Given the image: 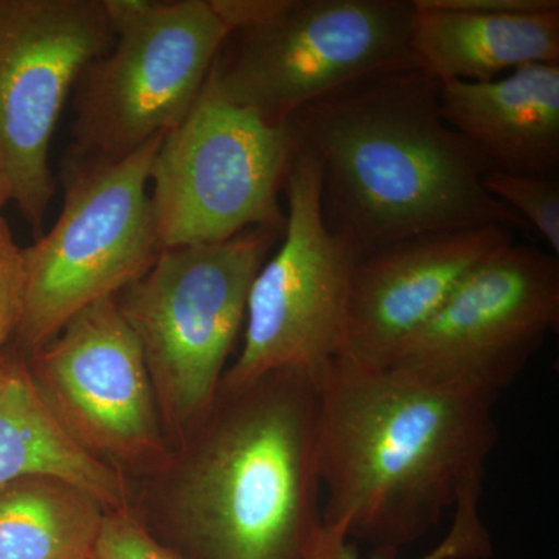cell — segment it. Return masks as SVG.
<instances>
[{
	"mask_svg": "<svg viewBox=\"0 0 559 559\" xmlns=\"http://www.w3.org/2000/svg\"><path fill=\"white\" fill-rule=\"evenodd\" d=\"M440 84L417 66L388 70L288 123L318 168L326 227L360 257L436 231L528 229L481 186L487 164L441 117Z\"/></svg>",
	"mask_w": 559,
	"mask_h": 559,
	"instance_id": "1",
	"label": "cell"
},
{
	"mask_svg": "<svg viewBox=\"0 0 559 559\" xmlns=\"http://www.w3.org/2000/svg\"><path fill=\"white\" fill-rule=\"evenodd\" d=\"M230 33L210 80L227 100L285 127L356 81L415 66L414 0H212Z\"/></svg>",
	"mask_w": 559,
	"mask_h": 559,
	"instance_id": "4",
	"label": "cell"
},
{
	"mask_svg": "<svg viewBox=\"0 0 559 559\" xmlns=\"http://www.w3.org/2000/svg\"><path fill=\"white\" fill-rule=\"evenodd\" d=\"M105 0H0V159L38 237L55 193L49 156L83 70L112 47Z\"/></svg>",
	"mask_w": 559,
	"mask_h": 559,
	"instance_id": "11",
	"label": "cell"
},
{
	"mask_svg": "<svg viewBox=\"0 0 559 559\" xmlns=\"http://www.w3.org/2000/svg\"><path fill=\"white\" fill-rule=\"evenodd\" d=\"M9 202H11L9 176H7L5 167H3V162L0 159V212Z\"/></svg>",
	"mask_w": 559,
	"mask_h": 559,
	"instance_id": "23",
	"label": "cell"
},
{
	"mask_svg": "<svg viewBox=\"0 0 559 559\" xmlns=\"http://www.w3.org/2000/svg\"><path fill=\"white\" fill-rule=\"evenodd\" d=\"M447 9L479 11V13H536L558 10V0H439Z\"/></svg>",
	"mask_w": 559,
	"mask_h": 559,
	"instance_id": "22",
	"label": "cell"
},
{
	"mask_svg": "<svg viewBox=\"0 0 559 559\" xmlns=\"http://www.w3.org/2000/svg\"><path fill=\"white\" fill-rule=\"evenodd\" d=\"M283 193L282 245L250 286L242 349L221 388H245L282 369L319 373L341 353L360 255L326 227L318 168L297 143Z\"/></svg>",
	"mask_w": 559,
	"mask_h": 559,
	"instance_id": "10",
	"label": "cell"
},
{
	"mask_svg": "<svg viewBox=\"0 0 559 559\" xmlns=\"http://www.w3.org/2000/svg\"><path fill=\"white\" fill-rule=\"evenodd\" d=\"M559 325V257L492 250L384 370L426 388L498 396Z\"/></svg>",
	"mask_w": 559,
	"mask_h": 559,
	"instance_id": "9",
	"label": "cell"
},
{
	"mask_svg": "<svg viewBox=\"0 0 559 559\" xmlns=\"http://www.w3.org/2000/svg\"><path fill=\"white\" fill-rule=\"evenodd\" d=\"M32 476L69 481L108 511L127 507V488L117 469L70 436L40 396L28 364L2 353L0 488Z\"/></svg>",
	"mask_w": 559,
	"mask_h": 559,
	"instance_id": "16",
	"label": "cell"
},
{
	"mask_svg": "<svg viewBox=\"0 0 559 559\" xmlns=\"http://www.w3.org/2000/svg\"><path fill=\"white\" fill-rule=\"evenodd\" d=\"M318 373L219 388L180 480L193 559H310L322 530Z\"/></svg>",
	"mask_w": 559,
	"mask_h": 559,
	"instance_id": "3",
	"label": "cell"
},
{
	"mask_svg": "<svg viewBox=\"0 0 559 559\" xmlns=\"http://www.w3.org/2000/svg\"><path fill=\"white\" fill-rule=\"evenodd\" d=\"M481 485L463 491L454 507V520L447 536L423 559H489L495 554L491 533L480 514ZM310 559H362L358 543L337 525L323 524L312 546ZM370 559H382L371 555Z\"/></svg>",
	"mask_w": 559,
	"mask_h": 559,
	"instance_id": "18",
	"label": "cell"
},
{
	"mask_svg": "<svg viewBox=\"0 0 559 559\" xmlns=\"http://www.w3.org/2000/svg\"><path fill=\"white\" fill-rule=\"evenodd\" d=\"M164 138L116 162L68 159L60 216L24 249L27 285L16 340L25 352L49 344L95 301L116 299L159 257L150 183Z\"/></svg>",
	"mask_w": 559,
	"mask_h": 559,
	"instance_id": "7",
	"label": "cell"
},
{
	"mask_svg": "<svg viewBox=\"0 0 559 559\" xmlns=\"http://www.w3.org/2000/svg\"><path fill=\"white\" fill-rule=\"evenodd\" d=\"M94 559H189L168 549L128 511H108L103 520Z\"/></svg>",
	"mask_w": 559,
	"mask_h": 559,
	"instance_id": "20",
	"label": "cell"
},
{
	"mask_svg": "<svg viewBox=\"0 0 559 559\" xmlns=\"http://www.w3.org/2000/svg\"><path fill=\"white\" fill-rule=\"evenodd\" d=\"M0 358H2V355H0Z\"/></svg>",
	"mask_w": 559,
	"mask_h": 559,
	"instance_id": "24",
	"label": "cell"
},
{
	"mask_svg": "<svg viewBox=\"0 0 559 559\" xmlns=\"http://www.w3.org/2000/svg\"><path fill=\"white\" fill-rule=\"evenodd\" d=\"M112 47L73 92V154L116 162L164 138L204 91L229 25L212 0H105Z\"/></svg>",
	"mask_w": 559,
	"mask_h": 559,
	"instance_id": "6",
	"label": "cell"
},
{
	"mask_svg": "<svg viewBox=\"0 0 559 559\" xmlns=\"http://www.w3.org/2000/svg\"><path fill=\"white\" fill-rule=\"evenodd\" d=\"M481 186L495 200L513 210L528 227L538 231L550 246V252L559 257L558 178L489 170L481 178Z\"/></svg>",
	"mask_w": 559,
	"mask_h": 559,
	"instance_id": "19",
	"label": "cell"
},
{
	"mask_svg": "<svg viewBox=\"0 0 559 559\" xmlns=\"http://www.w3.org/2000/svg\"><path fill=\"white\" fill-rule=\"evenodd\" d=\"M25 285L24 249L16 245L9 223L0 213V355L20 330Z\"/></svg>",
	"mask_w": 559,
	"mask_h": 559,
	"instance_id": "21",
	"label": "cell"
},
{
	"mask_svg": "<svg viewBox=\"0 0 559 559\" xmlns=\"http://www.w3.org/2000/svg\"><path fill=\"white\" fill-rule=\"evenodd\" d=\"M440 114L488 170L557 178L559 62L489 81H444Z\"/></svg>",
	"mask_w": 559,
	"mask_h": 559,
	"instance_id": "14",
	"label": "cell"
},
{
	"mask_svg": "<svg viewBox=\"0 0 559 559\" xmlns=\"http://www.w3.org/2000/svg\"><path fill=\"white\" fill-rule=\"evenodd\" d=\"M27 364L55 417L95 457L130 465L162 457L160 412L148 367L116 299L73 316Z\"/></svg>",
	"mask_w": 559,
	"mask_h": 559,
	"instance_id": "12",
	"label": "cell"
},
{
	"mask_svg": "<svg viewBox=\"0 0 559 559\" xmlns=\"http://www.w3.org/2000/svg\"><path fill=\"white\" fill-rule=\"evenodd\" d=\"M514 240L502 226L436 231L390 242L359 257L340 356L384 370L477 264Z\"/></svg>",
	"mask_w": 559,
	"mask_h": 559,
	"instance_id": "13",
	"label": "cell"
},
{
	"mask_svg": "<svg viewBox=\"0 0 559 559\" xmlns=\"http://www.w3.org/2000/svg\"><path fill=\"white\" fill-rule=\"evenodd\" d=\"M282 235L250 229L216 245L164 249L116 297L173 432L198 430L212 411L246 322L250 286Z\"/></svg>",
	"mask_w": 559,
	"mask_h": 559,
	"instance_id": "5",
	"label": "cell"
},
{
	"mask_svg": "<svg viewBox=\"0 0 559 559\" xmlns=\"http://www.w3.org/2000/svg\"><path fill=\"white\" fill-rule=\"evenodd\" d=\"M323 524L395 559L484 481L496 396L415 384L334 358L318 373Z\"/></svg>",
	"mask_w": 559,
	"mask_h": 559,
	"instance_id": "2",
	"label": "cell"
},
{
	"mask_svg": "<svg viewBox=\"0 0 559 559\" xmlns=\"http://www.w3.org/2000/svg\"><path fill=\"white\" fill-rule=\"evenodd\" d=\"M106 509L57 477L0 488V559H94Z\"/></svg>",
	"mask_w": 559,
	"mask_h": 559,
	"instance_id": "17",
	"label": "cell"
},
{
	"mask_svg": "<svg viewBox=\"0 0 559 559\" xmlns=\"http://www.w3.org/2000/svg\"><path fill=\"white\" fill-rule=\"evenodd\" d=\"M296 140L224 98L212 80L168 132L151 170V210L162 250L216 245L250 229L285 230L280 204Z\"/></svg>",
	"mask_w": 559,
	"mask_h": 559,
	"instance_id": "8",
	"label": "cell"
},
{
	"mask_svg": "<svg viewBox=\"0 0 559 559\" xmlns=\"http://www.w3.org/2000/svg\"><path fill=\"white\" fill-rule=\"evenodd\" d=\"M415 66L440 83L489 81L530 64L559 62V9L479 13L414 0Z\"/></svg>",
	"mask_w": 559,
	"mask_h": 559,
	"instance_id": "15",
	"label": "cell"
}]
</instances>
